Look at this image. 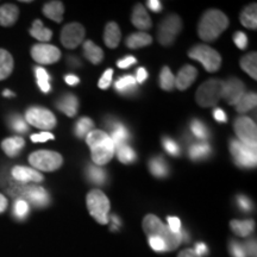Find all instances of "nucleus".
<instances>
[{
	"mask_svg": "<svg viewBox=\"0 0 257 257\" xmlns=\"http://www.w3.org/2000/svg\"><path fill=\"white\" fill-rule=\"evenodd\" d=\"M89 149L92 153V160L96 166H104L113 157L115 149L113 142L105 131L92 130L86 137Z\"/></svg>",
	"mask_w": 257,
	"mask_h": 257,
	"instance_id": "1",
	"label": "nucleus"
},
{
	"mask_svg": "<svg viewBox=\"0 0 257 257\" xmlns=\"http://www.w3.org/2000/svg\"><path fill=\"white\" fill-rule=\"evenodd\" d=\"M143 230L147 233L148 238L149 237H160L166 243L167 251H172L175 250L182 242V233L173 232L169 230L168 226L162 224L159 218L154 214H148L143 220Z\"/></svg>",
	"mask_w": 257,
	"mask_h": 257,
	"instance_id": "2",
	"label": "nucleus"
},
{
	"mask_svg": "<svg viewBox=\"0 0 257 257\" xmlns=\"http://www.w3.org/2000/svg\"><path fill=\"white\" fill-rule=\"evenodd\" d=\"M227 27L229 19L223 12L218 10H210L202 16L198 27V34L202 41L212 42L217 40Z\"/></svg>",
	"mask_w": 257,
	"mask_h": 257,
	"instance_id": "3",
	"label": "nucleus"
},
{
	"mask_svg": "<svg viewBox=\"0 0 257 257\" xmlns=\"http://www.w3.org/2000/svg\"><path fill=\"white\" fill-rule=\"evenodd\" d=\"M224 81L219 79H210L198 88L195 100L202 107H211L217 104L223 96Z\"/></svg>",
	"mask_w": 257,
	"mask_h": 257,
	"instance_id": "4",
	"label": "nucleus"
},
{
	"mask_svg": "<svg viewBox=\"0 0 257 257\" xmlns=\"http://www.w3.org/2000/svg\"><path fill=\"white\" fill-rule=\"evenodd\" d=\"M87 207L91 216L100 224L108 223L110 201L99 189H93L87 195Z\"/></svg>",
	"mask_w": 257,
	"mask_h": 257,
	"instance_id": "5",
	"label": "nucleus"
},
{
	"mask_svg": "<svg viewBox=\"0 0 257 257\" xmlns=\"http://www.w3.org/2000/svg\"><path fill=\"white\" fill-rule=\"evenodd\" d=\"M230 152L234 163L240 168H253L256 166V147L246 146L240 141L233 138L230 142Z\"/></svg>",
	"mask_w": 257,
	"mask_h": 257,
	"instance_id": "6",
	"label": "nucleus"
},
{
	"mask_svg": "<svg viewBox=\"0 0 257 257\" xmlns=\"http://www.w3.org/2000/svg\"><path fill=\"white\" fill-rule=\"evenodd\" d=\"M188 56L193 60L199 61L207 72H217L220 68L221 57L219 53L208 46L200 44V46L193 47L189 50Z\"/></svg>",
	"mask_w": 257,
	"mask_h": 257,
	"instance_id": "7",
	"label": "nucleus"
},
{
	"mask_svg": "<svg viewBox=\"0 0 257 257\" xmlns=\"http://www.w3.org/2000/svg\"><path fill=\"white\" fill-rule=\"evenodd\" d=\"M29 162L34 169L43 172H54L62 166L63 159L60 154L49 150H38L29 156Z\"/></svg>",
	"mask_w": 257,
	"mask_h": 257,
	"instance_id": "8",
	"label": "nucleus"
},
{
	"mask_svg": "<svg viewBox=\"0 0 257 257\" xmlns=\"http://www.w3.org/2000/svg\"><path fill=\"white\" fill-rule=\"evenodd\" d=\"M182 29L181 18L176 15H169L161 22L157 37L162 46H172Z\"/></svg>",
	"mask_w": 257,
	"mask_h": 257,
	"instance_id": "9",
	"label": "nucleus"
},
{
	"mask_svg": "<svg viewBox=\"0 0 257 257\" xmlns=\"http://www.w3.org/2000/svg\"><path fill=\"white\" fill-rule=\"evenodd\" d=\"M25 119L32 126L42 128V130H50L56 126V117L51 111L44 107H30L25 112Z\"/></svg>",
	"mask_w": 257,
	"mask_h": 257,
	"instance_id": "10",
	"label": "nucleus"
},
{
	"mask_svg": "<svg viewBox=\"0 0 257 257\" xmlns=\"http://www.w3.org/2000/svg\"><path fill=\"white\" fill-rule=\"evenodd\" d=\"M234 133L238 141L250 147H256L257 143V128L256 124L249 117H238L233 124Z\"/></svg>",
	"mask_w": 257,
	"mask_h": 257,
	"instance_id": "11",
	"label": "nucleus"
},
{
	"mask_svg": "<svg viewBox=\"0 0 257 257\" xmlns=\"http://www.w3.org/2000/svg\"><path fill=\"white\" fill-rule=\"evenodd\" d=\"M19 199L31 202L36 207H46L50 204V197L48 192L40 186H23Z\"/></svg>",
	"mask_w": 257,
	"mask_h": 257,
	"instance_id": "12",
	"label": "nucleus"
},
{
	"mask_svg": "<svg viewBox=\"0 0 257 257\" xmlns=\"http://www.w3.org/2000/svg\"><path fill=\"white\" fill-rule=\"evenodd\" d=\"M105 126L110 131V138L113 142L114 149L118 147L126 146L128 141H130L131 135L128 128L120 120L115 119V118H107L105 120Z\"/></svg>",
	"mask_w": 257,
	"mask_h": 257,
	"instance_id": "13",
	"label": "nucleus"
},
{
	"mask_svg": "<svg viewBox=\"0 0 257 257\" xmlns=\"http://www.w3.org/2000/svg\"><path fill=\"white\" fill-rule=\"evenodd\" d=\"M31 56L36 62L41 64H51L60 60L61 53L55 46L46 43L35 44L31 48Z\"/></svg>",
	"mask_w": 257,
	"mask_h": 257,
	"instance_id": "14",
	"label": "nucleus"
},
{
	"mask_svg": "<svg viewBox=\"0 0 257 257\" xmlns=\"http://www.w3.org/2000/svg\"><path fill=\"white\" fill-rule=\"evenodd\" d=\"M85 37V29L79 23H69L61 31V42L63 47L74 49L81 43Z\"/></svg>",
	"mask_w": 257,
	"mask_h": 257,
	"instance_id": "15",
	"label": "nucleus"
},
{
	"mask_svg": "<svg viewBox=\"0 0 257 257\" xmlns=\"http://www.w3.org/2000/svg\"><path fill=\"white\" fill-rule=\"evenodd\" d=\"M244 94H245V87L239 79L231 78L224 82L223 96L229 105L236 106Z\"/></svg>",
	"mask_w": 257,
	"mask_h": 257,
	"instance_id": "16",
	"label": "nucleus"
},
{
	"mask_svg": "<svg viewBox=\"0 0 257 257\" xmlns=\"http://www.w3.org/2000/svg\"><path fill=\"white\" fill-rule=\"evenodd\" d=\"M12 176L16 181L21 182V184H25V182H42L44 180L43 175L38 173L36 169L29 168V167L23 166H16L12 169Z\"/></svg>",
	"mask_w": 257,
	"mask_h": 257,
	"instance_id": "17",
	"label": "nucleus"
},
{
	"mask_svg": "<svg viewBox=\"0 0 257 257\" xmlns=\"http://www.w3.org/2000/svg\"><path fill=\"white\" fill-rule=\"evenodd\" d=\"M114 88L119 94L124 96H135L137 95V81L133 75H123L114 83Z\"/></svg>",
	"mask_w": 257,
	"mask_h": 257,
	"instance_id": "18",
	"label": "nucleus"
},
{
	"mask_svg": "<svg viewBox=\"0 0 257 257\" xmlns=\"http://www.w3.org/2000/svg\"><path fill=\"white\" fill-rule=\"evenodd\" d=\"M198 76V70L194 68L193 66H185L184 68L180 69V72L178 74L175 79V85L178 89L180 91H184V89L188 88L189 86L194 82V80L197 79Z\"/></svg>",
	"mask_w": 257,
	"mask_h": 257,
	"instance_id": "19",
	"label": "nucleus"
},
{
	"mask_svg": "<svg viewBox=\"0 0 257 257\" xmlns=\"http://www.w3.org/2000/svg\"><path fill=\"white\" fill-rule=\"evenodd\" d=\"M56 107L60 111H62L64 114L68 115V117H74V115L78 113L79 100L72 93H67V94L62 95L56 101Z\"/></svg>",
	"mask_w": 257,
	"mask_h": 257,
	"instance_id": "20",
	"label": "nucleus"
},
{
	"mask_svg": "<svg viewBox=\"0 0 257 257\" xmlns=\"http://www.w3.org/2000/svg\"><path fill=\"white\" fill-rule=\"evenodd\" d=\"M212 155V148L206 142H193L189 144L188 156L192 161H204Z\"/></svg>",
	"mask_w": 257,
	"mask_h": 257,
	"instance_id": "21",
	"label": "nucleus"
},
{
	"mask_svg": "<svg viewBox=\"0 0 257 257\" xmlns=\"http://www.w3.org/2000/svg\"><path fill=\"white\" fill-rule=\"evenodd\" d=\"M131 22L135 27L138 29H142V30H147V29H150L153 25L152 19H150L149 15L146 11V9L143 8V5L137 4L135 6L133 16H131Z\"/></svg>",
	"mask_w": 257,
	"mask_h": 257,
	"instance_id": "22",
	"label": "nucleus"
},
{
	"mask_svg": "<svg viewBox=\"0 0 257 257\" xmlns=\"http://www.w3.org/2000/svg\"><path fill=\"white\" fill-rule=\"evenodd\" d=\"M86 178L91 184L96 186H104L107 182V173L100 166L87 165L86 167Z\"/></svg>",
	"mask_w": 257,
	"mask_h": 257,
	"instance_id": "23",
	"label": "nucleus"
},
{
	"mask_svg": "<svg viewBox=\"0 0 257 257\" xmlns=\"http://www.w3.org/2000/svg\"><path fill=\"white\" fill-rule=\"evenodd\" d=\"M150 173L155 176V178L163 179L169 175V167L167 161L163 159V156H154L149 160L148 163Z\"/></svg>",
	"mask_w": 257,
	"mask_h": 257,
	"instance_id": "24",
	"label": "nucleus"
},
{
	"mask_svg": "<svg viewBox=\"0 0 257 257\" xmlns=\"http://www.w3.org/2000/svg\"><path fill=\"white\" fill-rule=\"evenodd\" d=\"M19 10L14 4H5L0 6V25L2 27H11L17 22Z\"/></svg>",
	"mask_w": 257,
	"mask_h": 257,
	"instance_id": "25",
	"label": "nucleus"
},
{
	"mask_svg": "<svg viewBox=\"0 0 257 257\" xmlns=\"http://www.w3.org/2000/svg\"><path fill=\"white\" fill-rule=\"evenodd\" d=\"M25 146L24 140L22 137H10L2 142V148L4 153L10 157H16L22 152Z\"/></svg>",
	"mask_w": 257,
	"mask_h": 257,
	"instance_id": "26",
	"label": "nucleus"
},
{
	"mask_svg": "<svg viewBox=\"0 0 257 257\" xmlns=\"http://www.w3.org/2000/svg\"><path fill=\"white\" fill-rule=\"evenodd\" d=\"M63 12L64 6L61 2H49L43 6V15L56 23L62 22Z\"/></svg>",
	"mask_w": 257,
	"mask_h": 257,
	"instance_id": "27",
	"label": "nucleus"
},
{
	"mask_svg": "<svg viewBox=\"0 0 257 257\" xmlns=\"http://www.w3.org/2000/svg\"><path fill=\"white\" fill-rule=\"evenodd\" d=\"M104 41H105V44L108 48H115L118 44H119L120 30H119V27H118L114 22H111V23L106 25Z\"/></svg>",
	"mask_w": 257,
	"mask_h": 257,
	"instance_id": "28",
	"label": "nucleus"
},
{
	"mask_svg": "<svg viewBox=\"0 0 257 257\" xmlns=\"http://www.w3.org/2000/svg\"><path fill=\"white\" fill-rule=\"evenodd\" d=\"M14 57L8 50L0 49V80H4L11 75L14 70Z\"/></svg>",
	"mask_w": 257,
	"mask_h": 257,
	"instance_id": "29",
	"label": "nucleus"
},
{
	"mask_svg": "<svg viewBox=\"0 0 257 257\" xmlns=\"http://www.w3.org/2000/svg\"><path fill=\"white\" fill-rule=\"evenodd\" d=\"M152 42V36H149L146 32H135L126 38V47L130 49H138V48L150 46Z\"/></svg>",
	"mask_w": 257,
	"mask_h": 257,
	"instance_id": "30",
	"label": "nucleus"
},
{
	"mask_svg": "<svg viewBox=\"0 0 257 257\" xmlns=\"http://www.w3.org/2000/svg\"><path fill=\"white\" fill-rule=\"evenodd\" d=\"M83 55L86 56V59L94 64L100 63L102 59H104L102 50L98 46H95L92 41H86L83 43Z\"/></svg>",
	"mask_w": 257,
	"mask_h": 257,
	"instance_id": "31",
	"label": "nucleus"
},
{
	"mask_svg": "<svg viewBox=\"0 0 257 257\" xmlns=\"http://www.w3.org/2000/svg\"><path fill=\"white\" fill-rule=\"evenodd\" d=\"M240 22L245 28L255 29L257 28V8L256 4H250L243 10L240 14Z\"/></svg>",
	"mask_w": 257,
	"mask_h": 257,
	"instance_id": "32",
	"label": "nucleus"
},
{
	"mask_svg": "<svg viewBox=\"0 0 257 257\" xmlns=\"http://www.w3.org/2000/svg\"><path fill=\"white\" fill-rule=\"evenodd\" d=\"M189 128H191L193 137H195L200 142H206L210 138V130H208L206 124L200 119H193L189 124Z\"/></svg>",
	"mask_w": 257,
	"mask_h": 257,
	"instance_id": "33",
	"label": "nucleus"
},
{
	"mask_svg": "<svg viewBox=\"0 0 257 257\" xmlns=\"http://www.w3.org/2000/svg\"><path fill=\"white\" fill-rule=\"evenodd\" d=\"M30 35L38 41L48 42L51 40V37H53V31L44 28L43 23H42L40 19H36V21L32 23V28L30 29Z\"/></svg>",
	"mask_w": 257,
	"mask_h": 257,
	"instance_id": "34",
	"label": "nucleus"
},
{
	"mask_svg": "<svg viewBox=\"0 0 257 257\" xmlns=\"http://www.w3.org/2000/svg\"><path fill=\"white\" fill-rule=\"evenodd\" d=\"M230 226L236 234L240 237H246L255 229V223L252 220H232Z\"/></svg>",
	"mask_w": 257,
	"mask_h": 257,
	"instance_id": "35",
	"label": "nucleus"
},
{
	"mask_svg": "<svg viewBox=\"0 0 257 257\" xmlns=\"http://www.w3.org/2000/svg\"><path fill=\"white\" fill-rule=\"evenodd\" d=\"M93 127H94V123L91 118L82 117L74 125V135L78 138H83L91 133Z\"/></svg>",
	"mask_w": 257,
	"mask_h": 257,
	"instance_id": "36",
	"label": "nucleus"
},
{
	"mask_svg": "<svg viewBox=\"0 0 257 257\" xmlns=\"http://www.w3.org/2000/svg\"><path fill=\"white\" fill-rule=\"evenodd\" d=\"M256 66H257V55L256 53H250L245 55L240 60V67L244 72H246L251 76L252 79H257L256 73Z\"/></svg>",
	"mask_w": 257,
	"mask_h": 257,
	"instance_id": "37",
	"label": "nucleus"
},
{
	"mask_svg": "<svg viewBox=\"0 0 257 257\" xmlns=\"http://www.w3.org/2000/svg\"><path fill=\"white\" fill-rule=\"evenodd\" d=\"M257 104V96L256 93H246L242 96V99L237 102L236 108L239 113H244V112H248L250 110H252Z\"/></svg>",
	"mask_w": 257,
	"mask_h": 257,
	"instance_id": "38",
	"label": "nucleus"
},
{
	"mask_svg": "<svg viewBox=\"0 0 257 257\" xmlns=\"http://www.w3.org/2000/svg\"><path fill=\"white\" fill-rule=\"evenodd\" d=\"M115 153H117V156L120 162L125 163V165H130V163H134L137 160L136 152L127 144L115 148Z\"/></svg>",
	"mask_w": 257,
	"mask_h": 257,
	"instance_id": "39",
	"label": "nucleus"
},
{
	"mask_svg": "<svg viewBox=\"0 0 257 257\" xmlns=\"http://www.w3.org/2000/svg\"><path fill=\"white\" fill-rule=\"evenodd\" d=\"M160 86L165 91H172L175 86V78L168 67H163L160 73Z\"/></svg>",
	"mask_w": 257,
	"mask_h": 257,
	"instance_id": "40",
	"label": "nucleus"
},
{
	"mask_svg": "<svg viewBox=\"0 0 257 257\" xmlns=\"http://www.w3.org/2000/svg\"><path fill=\"white\" fill-rule=\"evenodd\" d=\"M35 70H36V78H37L38 87L41 88L42 92L48 93L50 91V76H49V74L47 73L46 69L41 68V67H37V68H35Z\"/></svg>",
	"mask_w": 257,
	"mask_h": 257,
	"instance_id": "41",
	"label": "nucleus"
},
{
	"mask_svg": "<svg viewBox=\"0 0 257 257\" xmlns=\"http://www.w3.org/2000/svg\"><path fill=\"white\" fill-rule=\"evenodd\" d=\"M29 211H30V207H29V204L23 199H18L16 201L15 207H14V212H15V216L19 218V219H23L28 216Z\"/></svg>",
	"mask_w": 257,
	"mask_h": 257,
	"instance_id": "42",
	"label": "nucleus"
},
{
	"mask_svg": "<svg viewBox=\"0 0 257 257\" xmlns=\"http://www.w3.org/2000/svg\"><path fill=\"white\" fill-rule=\"evenodd\" d=\"M162 144H163V148H165V149H166V152L168 153L169 155L179 156L180 153H181L179 144L176 143L174 140H172V138H170V137H165V138H163Z\"/></svg>",
	"mask_w": 257,
	"mask_h": 257,
	"instance_id": "43",
	"label": "nucleus"
},
{
	"mask_svg": "<svg viewBox=\"0 0 257 257\" xmlns=\"http://www.w3.org/2000/svg\"><path fill=\"white\" fill-rule=\"evenodd\" d=\"M236 204L237 206L240 208V211L243 212H250L252 210V202L248 197H245V195H238V197L236 198Z\"/></svg>",
	"mask_w": 257,
	"mask_h": 257,
	"instance_id": "44",
	"label": "nucleus"
},
{
	"mask_svg": "<svg viewBox=\"0 0 257 257\" xmlns=\"http://www.w3.org/2000/svg\"><path fill=\"white\" fill-rule=\"evenodd\" d=\"M149 244L150 246H152V249L155 250L157 252L167 251L166 243L163 242V239L160 238V237H149Z\"/></svg>",
	"mask_w": 257,
	"mask_h": 257,
	"instance_id": "45",
	"label": "nucleus"
},
{
	"mask_svg": "<svg viewBox=\"0 0 257 257\" xmlns=\"http://www.w3.org/2000/svg\"><path fill=\"white\" fill-rule=\"evenodd\" d=\"M11 126L15 131H17V133H27L28 131L27 123H25L24 119H22L21 117H18V115H15L11 119Z\"/></svg>",
	"mask_w": 257,
	"mask_h": 257,
	"instance_id": "46",
	"label": "nucleus"
},
{
	"mask_svg": "<svg viewBox=\"0 0 257 257\" xmlns=\"http://www.w3.org/2000/svg\"><path fill=\"white\" fill-rule=\"evenodd\" d=\"M112 75H113V70L112 69L105 70L104 75L99 79V82H98L99 87H100L101 89H107L108 87H110L111 81H112Z\"/></svg>",
	"mask_w": 257,
	"mask_h": 257,
	"instance_id": "47",
	"label": "nucleus"
},
{
	"mask_svg": "<svg viewBox=\"0 0 257 257\" xmlns=\"http://www.w3.org/2000/svg\"><path fill=\"white\" fill-rule=\"evenodd\" d=\"M230 252L232 257H246V253H245V250H244L243 244H240L238 242H231Z\"/></svg>",
	"mask_w": 257,
	"mask_h": 257,
	"instance_id": "48",
	"label": "nucleus"
},
{
	"mask_svg": "<svg viewBox=\"0 0 257 257\" xmlns=\"http://www.w3.org/2000/svg\"><path fill=\"white\" fill-rule=\"evenodd\" d=\"M233 42L236 43V46L242 50L248 47V37H246L245 34H243V32L240 31H237L236 34L233 35Z\"/></svg>",
	"mask_w": 257,
	"mask_h": 257,
	"instance_id": "49",
	"label": "nucleus"
},
{
	"mask_svg": "<svg viewBox=\"0 0 257 257\" xmlns=\"http://www.w3.org/2000/svg\"><path fill=\"white\" fill-rule=\"evenodd\" d=\"M50 140H54V135L50 133H47V131H44V133H41V134H35L31 136V141L35 143L47 142V141H50Z\"/></svg>",
	"mask_w": 257,
	"mask_h": 257,
	"instance_id": "50",
	"label": "nucleus"
},
{
	"mask_svg": "<svg viewBox=\"0 0 257 257\" xmlns=\"http://www.w3.org/2000/svg\"><path fill=\"white\" fill-rule=\"evenodd\" d=\"M168 225L167 226L169 227V230H172L173 232H180L181 231V221H180L179 218L176 217H168Z\"/></svg>",
	"mask_w": 257,
	"mask_h": 257,
	"instance_id": "51",
	"label": "nucleus"
},
{
	"mask_svg": "<svg viewBox=\"0 0 257 257\" xmlns=\"http://www.w3.org/2000/svg\"><path fill=\"white\" fill-rule=\"evenodd\" d=\"M244 250H245L246 257H256V242L255 240H248L243 244Z\"/></svg>",
	"mask_w": 257,
	"mask_h": 257,
	"instance_id": "52",
	"label": "nucleus"
},
{
	"mask_svg": "<svg viewBox=\"0 0 257 257\" xmlns=\"http://www.w3.org/2000/svg\"><path fill=\"white\" fill-rule=\"evenodd\" d=\"M136 62H137V60L135 59L134 56H126V57H124V59L118 61L117 66L121 69H125V68H128L130 66H133V64H135Z\"/></svg>",
	"mask_w": 257,
	"mask_h": 257,
	"instance_id": "53",
	"label": "nucleus"
},
{
	"mask_svg": "<svg viewBox=\"0 0 257 257\" xmlns=\"http://www.w3.org/2000/svg\"><path fill=\"white\" fill-rule=\"evenodd\" d=\"M213 117H214V119L218 121V123H226L227 121L226 113H225L223 110H220V108H214Z\"/></svg>",
	"mask_w": 257,
	"mask_h": 257,
	"instance_id": "54",
	"label": "nucleus"
},
{
	"mask_svg": "<svg viewBox=\"0 0 257 257\" xmlns=\"http://www.w3.org/2000/svg\"><path fill=\"white\" fill-rule=\"evenodd\" d=\"M194 252L200 257L202 255H206V253L208 252L207 245L205 243H197V244H195V246H194Z\"/></svg>",
	"mask_w": 257,
	"mask_h": 257,
	"instance_id": "55",
	"label": "nucleus"
},
{
	"mask_svg": "<svg viewBox=\"0 0 257 257\" xmlns=\"http://www.w3.org/2000/svg\"><path fill=\"white\" fill-rule=\"evenodd\" d=\"M148 78V72L144 68H138L136 70V81L138 83H143Z\"/></svg>",
	"mask_w": 257,
	"mask_h": 257,
	"instance_id": "56",
	"label": "nucleus"
},
{
	"mask_svg": "<svg viewBox=\"0 0 257 257\" xmlns=\"http://www.w3.org/2000/svg\"><path fill=\"white\" fill-rule=\"evenodd\" d=\"M147 4H148V8L152 10L153 12H160L161 10H162V5H161L159 0H149Z\"/></svg>",
	"mask_w": 257,
	"mask_h": 257,
	"instance_id": "57",
	"label": "nucleus"
},
{
	"mask_svg": "<svg viewBox=\"0 0 257 257\" xmlns=\"http://www.w3.org/2000/svg\"><path fill=\"white\" fill-rule=\"evenodd\" d=\"M64 81L68 83L69 86H76L80 82V79L76 75H74V74H67L64 76Z\"/></svg>",
	"mask_w": 257,
	"mask_h": 257,
	"instance_id": "58",
	"label": "nucleus"
},
{
	"mask_svg": "<svg viewBox=\"0 0 257 257\" xmlns=\"http://www.w3.org/2000/svg\"><path fill=\"white\" fill-rule=\"evenodd\" d=\"M179 257H200L197 253L194 252V250L192 249H186L184 251H181L179 253Z\"/></svg>",
	"mask_w": 257,
	"mask_h": 257,
	"instance_id": "59",
	"label": "nucleus"
},
{
	"mask_svg": "<svg viewBox=\"0 0 257 257\" xmlns=\"http://www.w3.org/2000/svg\"><path fill=\"white\" fill-rule=\"evenodd\" d=\"M6 208H8V199L3 194H0V213H3Z\"/></svg>",
	"mask_w": 257,
	"mask_h": 257,
	"instance_id": "60",
	"label": "nucleus"
},
{
	"mask_svg": "<svg viewBox=\"0 0 257 257\" xmlns=\"http://www.w3.org/2000/svg\"><path fill=\"white\" fill-rule=\"evenodd\" d=\"M111 220H112V230L119 229V225H120L119 218H118L117 216H112Z\"/></svg>",
	"mask_w": 257,
	"mask_h": 257,
	"instance_id": "61",
	"label": "nucleus"
},
{
	"mask_svg": "<svg viewBox=\"0 0 257 257\" xmlns=\"http://www.w3.org/2000/svg\"><path fill=\"white\" fill-rule=\"evenodd\" d=\"M68 61H69L70 66H73V67H80V66H81L80 61L78 59H75V57H69Z\"/></svg>",
	"mask_w": 257,
	"mask_h": 257,
	"instance_id": "62",
	"label": "nucleus"
},
{
	"mask_svg": "<svg viewBox=\"0 0 257 257\" xmlns=\"http://www.w3.org/2000/svg\"><path fill=\"white\" fill-rule=\"evenodd\" d=\"M3 94H4V96H14L15 95L14 93L10 91V89H6V91H4V93H3Z\"/></svg>",
	"mask_w": 257,
	"mask_h": 257,
	"instance_id": "63",
	"label": "nucleus"
}]
</instances>
